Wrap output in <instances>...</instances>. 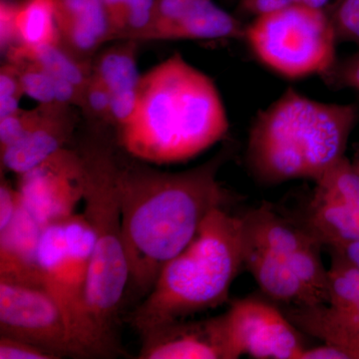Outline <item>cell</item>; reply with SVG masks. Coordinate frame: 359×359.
<instances>
[{
    "instance_id": "cell-36",
    "label": "cell",
    "mask_w": 359,
    "mask_h": 359,
    "mask_svg": "<svg viewBox=\"0 0 359 359\" xmlns=\"http://www.w3.org/2000/svg\"><path fill=\"white\" fill-rule=\"evenodd\" d=\"M302 2L308 4V6L316 7V8L325 9L330 0H302Z\"/></svg>"
},
{
    "instance_id": "cell-30",
    "label": "cell",
    "mask_w": 359,
    "mask_h": 359,
    "mask_svg": "<svg viewBox=\"0 0 359 359\" xmlns=\"http://www.w3.org/2000/svg\"><path fill=\"white\" fill-rule=\"evenodd\" d=\"M16 4L1 1L0 6V44L2 51H7L18 44L15 28Z\"/></svg>"
},
{
    "instance_id": "cell-8",
    "label": "cell",
    "mask_w": 359,
    "mask_h": 359,
    "mask_svg": "<svg viewBox=\"0 0 359 359\" xmlns=\"http://www.w3.org/2000/svg\"><path fill=\"white\" fill-rule=\"evenodd\" d=\"M93 235L83 215L45 226L39 245L42 285L65 316L76 358H85L86 292Z\"/></svg>"
},
{
    "instance_id": "cell-4",
    "label": "cell",
    "mask_w": 359,
    "mask_h": 359,
    "mask_svg": "<svg viewBox=\"0 0 359 359\" xmlns=\"http://www.w3.org/2000/svg\"><path fill=\"white\" fill-rule=\"evenodd\" d=\"M85 171L84 214L93 235L86 292L85 358H111L118 314L129 285L116 171L117 153L108 140L89 139L78 149Z\"/></svg>"
},
{
    "instance_id": "cell-31",
    "label": "cell",
    "mask_w": 359,
    "mask_h": 359,
    "mask_svg": "<svg viewBox=\"0 0 359 359\" xmlns=\"http://www.w3.org/2000/svg\"><path fill=\"white\" fill-rule=\"evenodd\" d=\"M299 2L302 0H240V6L245 13L259 16Z\"/></svg>"
},
{
    "instance_id": "cell-22",
    "label": "cell",
    "mask_w": 359,
    "mask_h": 359,
    "mask_svg": "<svg viewBox=\"0 0 359 359\" xmlns=\"http://www.w3.org/2000/svg\"><path fill=\"white\" fill-rule=\"evenodd\" d=\"M8 61V60H7ZM20 71L25 95L39 104L56 103L55 78L41 66L29 60L11 61Z\"/></svg>"
},
{
    "instance_id": "cell-27",
    "label": "cell",
    "mask_w": 359,
    "mask_h": 359,
    "mask_svg": "<svg viewBox=\"0 0 359 359\" xmlns=\"http://www.w3.org/2000/svg\"><path fill=\"white\" fill-rule=\"evenodd\" d=\"M0 359H57L45 349L23 340L0 337Z\"/></svg>"
},
{
    "instance_id": "cell-34",
    "label": "cell",
    "mask_w": 359,
    "mask_h": 359,
    "mask_svg": "<svg viewBox=\"0 0 359 359\" xmlns=\"http://www.w3.org/2000/svg\"><path fill=\"white\" fill-rule=\"evenodd\" d=\"M337 347L348 356V359H359V335L344 340Z\"/></svg>"
},
{
    "instance_id": "cell-16",
    "label": "cell",
    "mask_w": 359,
    "mask_h": 359,
    "mask_svg": "<svg viewBox=\"0 0 359 359\" xmlns=\"http://www.w3.org/2000/svg\"><path fill=\"white\" fill-rule=\"evenodd\" d=\"M142 339L141 359H228L218 316L175 321Z\"/></svg>"
},
{
    "instance_id": "cell-3",
    "label": "cell",
    "mask_w": 359,
    "mask_h": 359,
    "mask_svg": "<svg viewBox=\"0 0 359 359\" xmlns=\"http://www.w3.org/2000/svg\"><path fill=\"white\" fill-rule=\"evenodd\" d=\"M358 118L355 104L321 102L287 89L255 118L248 139V166L266 185L318 181L346 157Z\"/></svg>"
},
{
    "instance_id": "cell-11",
    "label": "cell",
    "mask_w": 359,
    "mask_h": 359,
    "mask_svg": "<svg viewBox=\"0 0 359 359\" xmlns=\"http://www.w3.org/2000/svg\"><path fill=\"white\" fill-rule=\"evenodd\" d=\"M0 334L41 347L57 359L76 358L65 316L42 287L0 282Z\"/></svg>"
},
{
    "instance_id": "cell-6",
    "label": "cell",
    "mask_w": 359,
    "mask_h": 359,
    "mask_svg": "<svg viewBox=\"0 0 359 359\" xmlns=\"http://www.w3.org/2000/svg\"><path fill=\"white\" fill-rule=\"evenodd\" d=\"M242 219L244 268L273 301L290 306L327 302V269L323 245L304 224L264 204Z\"/></svg>"
},
{
    "instance_id": "cell-23",
    "label": "cell",
    "mask_w": 359,
    "mask_h": 359,
    "mask_svg": "<svg viewBox=\"0 0 359 359\" xmlns=\"http://www.w3.org/2000/svg\"><path fill=\"white\" fill-rule=\"evenodd\" d=\"M81 108L84 114L100 124L112 125L111 95L106 85L94 74L82 91Z\"/></svg>"
},
{
    "instance_id": "cell-14",
    "label": "cell",
    "mask_w": 359,
    "mask_h": 359,
    "mask_svg": "<svg viewBox=\"0 0 359 359\" xmlns=\"http://www.w3.org/2000/svg\"><path fill=\"white\" fill-rule=\"evenodd\" d=\"M245 28L212 0H156L150 25L132 40L244 39Z\"/></svg>"
},
{
    "instance_id": "cell-20",
    "label": "cell",
    "mask_w": 359,
    "mask_h": 359,
    "mask_svg": "<svg viewBox=\"0 0 359 359\" xmlns=\"http://www.w3.org/2000/svg\"><path fill=\"white\" fill-rule=\"evenodd\" d=\"M6 55L8 61H32L53 76L74 84L81 91H83L92 75V61L76 57L60 44L14 46L6 52Z\"/></svg>"
},
{
    "instance_id": "cell-12",
    "label": "cell",
    "mask_w": 359,
    "mask_h": 359,
    "mask_svg": "<svg viewBox=\"0 0 359 359\" xmlns=\"http://www.w3.org/2000/svg\"><path fill=\"white\" fill-rule=\"evenodd\" d=\"M85 171L79 151L63 148L20 175L23 205L42 228L75 214L84 197Z\"/></svg>"
},
{
    "instance_id": "cell-5",
    "label": "cell",
    "mask_w": 359,
    "mask_h": 359,
    "mask_svg": "<svg viewBox=\"0 0 359 359\" xmlns=\"http://www.w3.org/2000/svg\"><path fill=\"white\" fill-rule=\"evenodd\" d=\"M244 266L242 219L223 207L210 212L185 249L161 271L135 309L132 327L145 337L228 299Z\"/></svg>"
},
{
    "instance_id": "cell-28",
    "label": "cell",
    "mask_w": 359,
    "mask_h": 359,
    "mask_svg": "<svg viewBox=\"0 0 359 359\" xmlns=\"http://www.w3.org/2000/svg\"><path fill=\"white\" fill-rule=\"evenodd\" d=\"M22 205L18 189L13 188L2 178L0 184V231L6 230L11 224Z\"/></svg>"
},
{
    "instance_id": "cell-1",
    "label": "cell",
    "mask_w": 359,
    "mask_h": 359,
    "mask_svg": "<svg viewBox=\"0 0 359 359\" xmlns=\"http://www.w3.org/2000/svg\"><path fill=\"white\" fill-rule=\"evenodd\" d=\"M226 156L186 171L163 172L117 154L118 195L129 289L147 295L161 271L199 231L212 210L223 207L226 191L218 174Z\"/></svg>"
},
{
    "instance_id": "cell-33",
    "label": "cell",
    "mask_w": 359,
    "mask_h": 359,
    "mask_svg": "<svg viewBox=\"0 0 359 359\" xmlns=\"http://www.w3.org/2000/svg\"><path fill=\"white\" fill-rule=\"evenodd\" d=\"M108 16H109L111 25H112L113 33H114V40L116 32H117L118 26H119L120 20L124 8L126 0H101Z\"/></svg>"
},
{
    "instance_id": "cell-9",
    "label": "cell",
    "mask_w": 359,
    "mask_h": 359,
    "mask_svg": "<svg viewBox=\"0 0 359 359\" xmlns=\"http://www.w3.org/2000/svg\"><path fill=\"white\" fill-rule=\"evenodd\" d=\"M218 318L228 359H301L306 348L287 314L263 299H236Z\"/></svg>"
},
{
    "instance_id": "cell-25",
    "label": "cell",
    "mask_w": 359,
    "mask_h": 359,
    "mask_svg": "<svg viewBox=\"0 0 359 359\" xmlns=\"http://www.w3.org/2000/svg\"><path fill=\"white\" fill-rule=\"evenodd\" d=\"M330 15L339 41L351 42L359 47V0H340Z\"/></svg>"
},
{
    "instance_id": "cell-17",
    "label": "cell",
    "mask_w": 359,
    "mask_h": 359,
    "mask_svg": "<svg viewBox=\"0 0 359 359\" xmlns=\"http://www.w3.org/2000/svg\"><path fill=\"white\" fill-rule=\"evenodd\" d=\"M55 20L60 45L82 60H93L104 43L114 41L101 0H55Z\"/></svg>"
},
{
    "instance_id": "cell-32",
    "label": "cell",
    "mask_w": 359,
    "mask_h": 359,
    "mask_svg": "<svg viewBox=\"0 0 359 359\" xmlns=\"http://www.w3.org/2000/svg\"><path fill=\"white\" fill-rule=\"evenodd\" d=\"M301 359H348V356L339 347L323 342L321 346L306 347Z\"/></svg>"
},
{
    "instance_id": "cell-15",
    "label": "cell",
    "mask_w": 359,
    "mask_h": 359,
    "mask_svg": "<svg viewBox=\"0 0 359 359\" xmlns=\"http://www.w3.org/2000/svg\"><path fill=\"white\" fill-rule=\"evenodd\" d=\"M77 124L73 106L40 104L39 119L8 147L0 150L2 167L20 175L29 171L66 147Z\"/></svg>"
},
{
    "instance_id": "cell-35",
    "label": "cell",
    "mask_w": 359,
    "mask_h": 359,
    "mask_svg": "<svg viewBox=\"0 0 359 359\" xmlns=\"http://www.w3.org/2000/svg\"><path fill=\"white\" fill-rule=\"evenodd\" d=\"M334 252H339V254L346 257L347 259H349L351 263L356 264L359 268V242L347 245V247L344 248V249L334 250Z\"/></svg>"
},
{
    "instance_id": "cell-24",
    "label": "cell",
    "mask_w": 359,
    "mask_h": 359,
    "mask_svg": "<svg viewBox=\"0 0 359 359\" xmlns=\"http://www.w3.org/2000/svg\"><path fill=\"white\" fill-rule=\"evenodd\" d=\"M25 95L18 66L7 61L0 69V119L18 112Z\"/></svg>"
},
{
    "instance_id": "cell-37",
    "label": "cell",
    "mask_w": 359,
    "mask_h": 359,
    "mask_svg": "<svg viewBox=\"0 0 359 359\" xmlns=\"http://www.w3.org/2000/svg\"><path fill=\"white\" fill-rule=\"evenodd\" d=\"M351 162H353L354 167H355L359 172V140L354 144L353 156Z\"/></svg>"
},
{
    "instance_id": "cell-10",
    "label": "cell",
    "mask_w": 359,
    "mask_h": 359,
    "mask_svg": "<svg viewBox=\"0 0 359 359\" xmlns=\"http://www.w3.org/2000/svg\"><path fill=\"white\" fill-rule=\"evenodd\" d=\"M302 224L323 248L339 250L359 242V172L344 157L314 182Z\"/></svg>"
},
{
    "instance_id": "cell-26",
    "label": "cell",
    "mask_w": 359,
    "mask_h": 359,
    "mask_svg": "<svg viewBox=\"0 0 359 359\" xmlns=\"http://www.w3.org/2000/svg\"><path fill=\"white\" fill-rule=\"evenodd\" d=\"M39 114L40 106L33 110L20 109L0 119V150L20 140L36 122Z\"/></svg>"
},
{
    "instance_id": "cell-7",
    "label": "cell",
    "mask_w": 359,
    "mask_h": 359,
    "mask_svg": "<svg viewBox=\"0 0 359 359\" xmlns=\"http://www.w3.org/2000/svg\"><path fill=\"white\" fill-rule=\"evenodd\" d=\"M244 39L262 65L287 79L325 78L337 63L332 15L304 2L256 16Z\"/></svg>"
},
{
    "instance_id": "cell-2",
    "label": "cell",
    "mask_w": 359,
    "mask_h": 359,
    "mask_svg": "<svg viewBox=\"0 0 359 359\" xmlns=\"http://www.w3.org/2000/svg\"><path fill=\"white\" fill-rule=\"evenodd\" d=\"M229 128L214 80L175 53L142 75L136 107L117 141L135 159L174 164L205 152Z\"/></svg>"
},
{
    "instance_id": "cell-21",
    "label": "cell",
    "mask_w": 359,
    "mask_h": 359,
    "mask_svg": "<svg viewBox=\"0 0 359 359\" xmlns=\"http://www.w3.org/2000/svg\"><path fill=\"white\" fill-rule=\"evenodd\" d=\"M15 28V46L60 44L55 20V0H23L16 4Z\"/></svg>"
},
{
    "instance_id": "cell-18",
    "label": "cell",
    "mask_w": 359,
    "mask_h": 359,
    "mask_svg": "<svg viewBox=\"0 0 359 359\" xmlns=\"http://www.w3.org/2000/svg\"><path fill=\"white\" fill-rule=\"evenodd\" d=\"M116 41L118 43L93 58L92 71L109 90L112 125L118 130L133 114L142 75L137 66L139 42L132 39Z\"/></svg>"
},
{
    "instance_id": "cell-13",
    "label": "cell",
    "mask_w": 359,
    "mask_h": 359,
    "mask_svg": "<svg viewBox=\"0 0 359 359\" xmlns=\"http://www.w3.org/2000/svg\"><path fill=\"white\" fill-rule=\"evenodd\" d=\"M330 252L325 304L292 306L285 314L302 332L339 346L359 335V268L339 252Z\"/></svg>"
},
{
    "instance_id": "cell-29",
    "label": "cell",
    "mask_w": 359,
    "mask_h": 359,
    "mask_svg": "<svg viewBox=\"0 0 359 359\" xmlns=\"http://www.w3.org/2000/svg\"><path fill=\"white\" fill-rule=\"evenodd\" d=\"M325 79L337 86L351 88L359 93V54L337 62Z\"/></svg>"
},
{
    "instance_id": "cell-19",
    "label": "cell",
    "mask_w": 359,
    "mask_h": 359,
    "mask_svg": "<svg viewBox=\"0 0 359 359\" xmlns=\"http://www.w3.org/2000/svg\"><path fill=\"white\" fill-rule=\"evenodd\" d=\"M43 228L22 205L0 231V282L42 287L39 245Z\"/></svg>"
}]
</instances>
